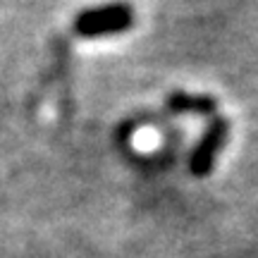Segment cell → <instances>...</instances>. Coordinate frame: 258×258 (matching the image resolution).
<instances>
[{
    "mask_svg": "<svg viewBox=\"0 0 258 258\" xmlns=\"http://www.w3.org/2000/svg\"><path fill=\"white\" fill-rule=\"evenodd\" d=\"M134 22V10L127 3H110L93 10H84L74 19V34L82 38L115 36L127 31Z\"/></svg>",
    "mask_w": 258,
    "mask_h": 258,
    "instance_id": "6da1fadb",
    "label": "cell"
},
{
    "mask_svg": "<svg viewBox=\"0 0 258 258\" xmlns=\"http://www.w3.org/2000/svg\"><path fill=\"white\" fill-rule=\"evenodd\" d=\"M230 137V122L227 117H215L201 134L199 144L194 146L191 158H189V170L194 177H206L215 167V158L220 156V151L227 144Z\"/></svg>",
    "mask_w": 258,
    "mask_h": 258,
    "instance_id": "7a4b0ae2",
    "label": "cell"
},
{
    "mask_svg": "<svg viewBox=\"0 0 258 258\" xmlns=\"http://www.w3.org/2000/svg\"><path fill=\"white\" fill-rule=\"evenodd\" d=\"M215 98L203 96V93H186L175 91L167 98V108L172 112H186V115H211L215 110Z\"/></svg>",
    "mask_w": 258,
    "mask_h": 258,
    "instance_id": "3957f363",
    "label": "cell"
}]
</instances>
